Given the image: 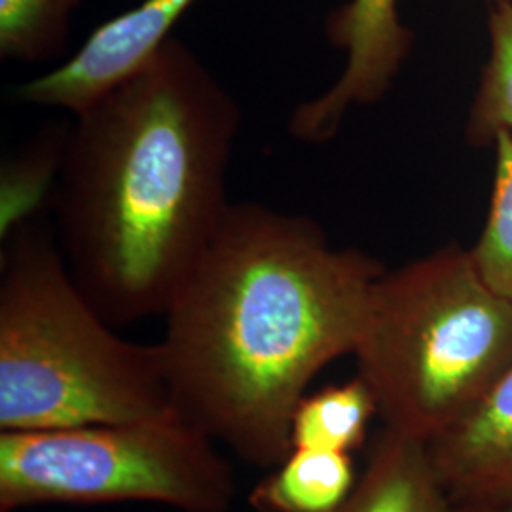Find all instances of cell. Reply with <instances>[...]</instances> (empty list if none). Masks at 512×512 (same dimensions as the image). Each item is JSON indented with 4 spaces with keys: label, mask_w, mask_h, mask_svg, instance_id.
<instances>
[{
    "label": "cell",
    "mask_w": 512,
    "mask_h": 512,
    "mask_svg": "<svg viewBox=\"0 0 512 512\" xmlns=\"http://www.w3.org/2000/svg\"><path fill=\"white\" fill-rule=\"evenodd\" d=\"M241 110L171 37L74 114L59 154V251L112 327L162 315L232 203L226 171Z\"/></svg>",
    "instance_id": "6da1fadb"
},
{
    "label": "cell",
    "mask_w": 512,
    "mask_h": 512,
    "mask_svg": "<svg viewBox=\"0 0 512 512\" xmlns=\"http://www.w3.org/2000/svg\"><path fill=\"white\" fill-rule=\"evenodd\" d=\"M382 272L361 251L332 247L310 217L232 203L164 315L179 418L245 463L275 467L311 380L353 353Z\"/></svg>",
    "instance_id": "7a4b0ae2"
},
{
    "label": "cell",
    "mask_w": 512,
    "mask_h": 512,
    "mask_svg": "<svg viewBox=\"0 0 512 512\" xmlns=\"http://www.w3.org/2000/svg\"><path fill=\"white\" fill-rule=\"evenodd\" d=\"M179 418L160 344L120 338L35 226L0 268V433Z\"/></svg>",
    "instance_id": "3957f363"
},
{
    "label": "cell",
    "mask_w": 512,
    "mask_h": 512,
    "mask_svg": "<svg viewBox=\"0 0 512 512\" xmlns=\"http://www.w3.org/2000/svg\"><path fill=\"white\" fill-rule=\"evenodd\" d=\"M351 355L385 429L427 444L511 365L512 302L444 247L380 274Z\"/></svg>",
    "instance_id": "277c9868"
},
{
    "label": "cell",
    "mask_w": 512,
    "mask_h": 512,
    "mask_svg": "<svg viewBox=\"0 0 512 512\" xmlns=\"http://www.w3.org/2000/svg\"><path fill=\"white\" fill-rule=\"evenodd\" d=\"M236 492L217 442L181 418L0 433V512L131 501L228 512Z\"/></svg>",
    "instance_id": "5b68a950"
},
{
    "label": "cell",
    "mask_w": 512,
    "mask_h": 512,
    "mask_svg": "<svg viewBox=\"0 0 512 512\" xmlns=\"http://www.w3.org/2000/svg\"><path fill=\"white\" fill-rule=\"evenodd\" d=\"M329 37L348 52L342 76L319 97L298 105L289 120L291 135L325 143L346 112L384 95L410 50L412 35L397 12V0H349L329 19Z\"/></svg>",
    "instance_id": "8992f818"
},
{
    "label": "cell",
    "mask_w": 512,
    "mask_h": 512,
    "mask_svg": "<svg viewBox=\"0 0 512 512\" xmlns=\"http://www.w3.org/2000/svg\"><path fill=\"white\" fill-rule=\"evenodd\" d=\"M196 0H143L139 6L101 23L65 63L21 84L25 105L78 114L141 69Z\"/></svg>",
    "instance_id": "52a82bcc"
},
{
    "label": "cell",
    "mask_w": 512,
    "mask_h": 512,
    "mask_svg": "<svg viewBox=\"0 0 512 512\" xmlns=\"http://www.w3.org/2000/svg\"><path fill=\"white\" fill-rule=\"evenodd\" d=\"M427 452L454 507L512 503V363Z\"/></svg>",
    "instance_id": "ba28073f"
},
{
    "label": "cell",
    "mask_w": 512,
    "mask_h": 512,
    "mask_svg": "<svg viewBox=\"0 0 512 512\" xmlns=\"http://www.w3.org/2000/svg\"><path fill=\"white\" fill-rule=\"evenodd\" d=\"M332 512H454L427 444L382 429L348 499Z\"/></svg>",
    "instance_id": "9c48e42d"
},
{
    "label": "cell",
    "mask_w": 512,
    "mask_h": 512,
    "mask_svg": "<svg viewBox=\"0 0 512 512\" xmlns=\"http://www.w3.org/2000/svg\"><path fill=\"white\" fill-rule=\"evenodd\" d=\"M348 452L293 448L249 492L255 512H332L355 488Z\"/></svg>",
    "instance_id": "30bf717a"
},
{
    "label": "cell",
    "mask_w": 512,
    "mask_h": 512,
    "mask_svg": "<svg viewBox=\"0 0 512 512\" xmlns=\"http://www.w3.org/2000/svg\"><path fill=\"white\" fill-rule=\"evenodd\" d=\"M378 404L365 380L329 385L296 404L291 420V450L351 452L363 444Z\"/></svg>",
    "instance_id": "8fae6325"
},
{
    "label": "cell",
    "mask_w": 512,
    "mask_h": 512,
    "mask_svg": "<svg viewBox=\"0 0 512 512\" xmlns=\"http://www.w3.org/2000/svg\"><path fill=\"white\" fill-rule=\"evenodd\" d=\"M82 0H0V57L42 63L65 48Z\"/></svg>",
    "instance_id": "7c38bea8"
},
{
    "label": "cell",
    "mask_w": 512,
    "mask_h": 512,
    "mask_svg": "<svg viewBox=\"0 0 512 512\" xmlns=\"http://www.w3.org/2000/svg\"><path fill=\"white\" fill-rule=\"evenodd\" d=\"M495 183L486 226L471 249L478 274L512 302V133H495Z\"/></svg>",
    "instance_id": "4fadbf2b"
},
{
    "label": "cell",
    "mask_w": 512,
    "mask_h": 512,
    "mask_svg": "<svg viewBox=\"0 0 512 512\" xmlns=\"http://www.w3.org/2000/svg\"><path fill=\"white\" fill-rule=\"evenodd\" d=\"M492 55L476 103L475 129L494 137L512 133V4L499 2L490 21Z\"/></svg>",
    "instance_id": "5bb4252c"
},
{
    "label": "cell",
    "mask_w": 512,
    "mask_h": 512,
    "mask_svg": "<svg viewBox=\"0 0 512 512\" xmlns=\"http://www.w3.org/2000/svg\"><path fill=\"white\" fill-rule=\"evenodd\" d=\"M454 512H512V503L478 505V507H454Z\"/></svg>",
    "instance_id": "9a60e30c"
},
{
    "label": "cell",
    "mask_w": 512,
    "mask_h": 512,
    "mask_svg": "<svg viewBox=\"0 0 512 512\" xmlns=\"http://www.w3.org/2000/svg\"><path fill=\"white\" fill-rule=\"evenodd\" d=\"M499 2H507V4H512V0H499Z\"/></svg>",
    "instance_id": "2e32d148"
}]
</instances>
